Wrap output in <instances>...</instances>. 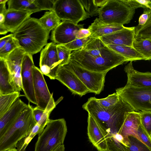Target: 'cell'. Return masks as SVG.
I'll return each mask as SVG.
<instances>
[{
	"label": "cell",
	"mask_w": 151,
	"mask_h": 151,
	"mask_svg": "<svg viewBox=\"0 0 151 151\" xmlns=\"http://www.w3.org/2000/svg\"><path fill=\"white\" fill-rule=\"evenodd\" d=\"M8 1V0H0V3H6Z\"/></svg>",
	"instance_id": "cell-50"
},
{
	"label": "cell",
	"mask_w": 151,
	"mask_h": 151,
	"mask_svg": "<svg viewBox=\"0 0 151 151\" xmlns=\"http://www.w3.org/2000/svg\"><path fill=\"white\" fill-rule=\"evenodd\" d=\"M147 10L150 13L149 17L144 25L136 27L135 39L136 40L149 39L151 37V10Z\"/></svg>",
	"instance_id": "cell-30"
},
{
	"label": "cell",
	"mask_w": 151,
	"mask_h": 151,
	"mask_svg": "<svg viewBox=\"0 0 151 151\" xmlns=\"http://www.w3.org/2000/svg\"><path fill=\"white\" fill-rule=\"evenodd\" d=\"M141 124L139 112L134 111L128 113L119 133L124 137L127 147L129 136H134L139 140L137 131Z\"/></svg>",
	"instance_id": "cell-19"
},
{
	"label": "cell",
	"mask_w": 151,
	"mask_h": 151,
	"mask_svg": "<svg viewBox=\"0 0 151 151\" xmlns=\"http://www.w3.org/2000/svg\"><path fill=\"white\" fill-rule=\"evenodd\" d=\"M91 33L90 30L83 28L80 29L76 33V39H79L88 37L91 35Z\"/></svg>",
	"instance_id": "cell-41"
},
{
	"label": "cell",
	"mask_w": 151,
	"mask_h": 151,
	"mask_svg": "<svg viewBox=\"0 0 151 151\" xmlns=\"http://www.w3.org/2000/svg\"><path fill=\"white\" fill-rule=\"evenodd\" d=\"M6 151H18L17 149L16 148H13L9 149L7 150Z\"/></svg>",
	"instance_id": "cell-51"
},
{
	"label": "cell",
	"mask_w": 151,
	"mask_h": 151,
	"mask_svg": "<svg viewBox=\"0 0 151 151\" xmlns=\"http://www.w3.org/2000/svg\"><path fill=\"white\" fill-rule=\"evenodd\" d=\"M120 97L116 93L109 95L104 98L98 99L96 98V101L100 106L104 109H107L116 105L119 102Z\"/></svg>",
	"instance_id": "cell-33"
},
{
	"label": "cell",
	"mask_w": 151,
	"mask_h": 151,
	"mask_svg": "<svg viewBox=\"0 0 151 151\" xmlns=\"http://www.w3.org/2000/svg\"><path fill=\"white\" fill-rule=\"evenodd\" d=\"M150 17V13L147 10L145 9L143 13L140 16L139 24L137 26L141 27L144 25Z\"/></svg>",
	"instance_id": "cell-43"
},
{
	"label": "cell",
	"mask_w": 151,
	"mask_h": 151,
	"mask_svg": "<svg viewBox=\"0 0 151 151\" xmlns=\"http://www.w3.org/2000/svg\"><path fill=\"white\" fill-rule=\"evenodd\" d=\"M53 10L61 20L76 24L90 17L80 0H56Z\"/></svg>",
	"instance_id": "cell-8"
},
{
	"label": "cell",
	"mask_w": 151,
	"mask_h": 151,
	"mask_svg": "<svg viewBox=\"0 0 151 151\" xmlns=\"http://www.w3.org/2000/svg\"><path fill=\"white\" fill-rule=\"evenodd\" d=\"M70 60L91 71L107 73L128 62L127 60L113 51L99 38H91L81 48L71 53Z\"/></svg>",
	"instance_id": "cell-1"
},
{
	"label": "cell",
	"mask_w": 151,
	"mask_h": 151,
	"mask_svg": "<svg viewBox=\"0 0 151 151\" xmlns=\"http://www.w3.org/2000/svg\"><path fill=\"white\" fill-rule=\"evenodd\" d=\"M55 79L65 86L74 94L82 96L90 93L89 90L78 77L64 66L58 69Z\"/></svg>",
	"instance_id": "cell-15"
},
{
	"label": "cell",
	"mask_w": 151,
	"mask_h": 151,
	"mask_svg": "<svg viewBox=\"0 0 151 151\" xmlns=\"http://www.w3.org/2000/svg\"><path fill=\"white\" fill-rule=\"evenodd\" d=\"M34 65L32 55L25 53L23 58L21 69L22 90L28 101L37 105L33 76Z\"/></svg>",
	"instance_id": "cell-13"
},
{
	"label": "cell",
	"mask_w": 151,
	"mask_h": 151,
	"mask_svg": "<svg viewBox=\"0 0 151 151\" xmlns=\"http://www.w3.org/2000/svg\"><path fill=\"white\" fill-rule=\"evenodd\" d=\"M139 112L141 125L148 136L151 138V111H144Z\"/></svg>",
	"instance_id": "cell-34"
},
{
	"label": "cell",
	"mask_w": 151,
	"mask_h": 151,
	"mask_svg": "<svg viewBox=\"0 0 151 151\" xmlns=\"http://www.w3.org/2000/svg\"><path fill=\"white\" fill-rule=\"evenodd\" d=\"M19 47L17 41L13 37L0 50V58L4 59L13 51Z\"/></svg>",
	"instance_id": "cell-35"
},
{
	"label": "cell",
	"mask_w": 151,
	"mask_h": 151,
	"mask_svg": "<svg viewBox=\"0 0 151 151\" xmlns=\"http://www.w3.org/2000/svg\"><path fill=\"white\" fill-rule=\"evenodd\" d=\"M106 45L113 51L126 58L128 62L146 60L144 57L133 47L114 45Z\"/></svg>",
	"instance_id": "cell-24"
},
{
	"label": "cell",
	"mask_w": 151,
	"mask_h": 151,
	"mask_svg": "<svg viewBox=\"0 0 151 151\" xmlns=\"http://www.w3.org/2000/svg\"><path fill=\"white\" fill-rule=\"evenodd\" d=\"M133 47L145 58L151 60V40L150 39H134Z\"/></svg>",
	"instance_id": "cell-29"
},
{
	"label": "cell",
	"mask_w": 151,
	"mask_h": 151,
	"mask_svg": "<svg viewBox=\"0 0 151 151\" xmlns=\"http://www.w3.org/2000/svg\"><path fill=\"white\" fill-rule=\"evenodd\" d=\"M38 20L44 28L49 32L56 27L61 22L53 10L45 12Z\"/></svg>",
	"instance_id": "cell-27"
},
{
	"label": "cell",
	"mask_w": 151,
	"mask_h": 151,
	"mask_svg": "<svg viewBox=\"0 0 151 151\" xmlns=\"http://www.w3.org/2000/svg\"><path fill=\"white\" fill-rule=\"evenodd\" d=\"M136 27H125L122 29L100 38L106 45H114L133 47Z\"/></svg>",
	"instance_id": "cell-17"
},
{
	"label": "cell",
	"mask_w": 151,
	"mask_h": 151,
	"mask_svg": "<svg viewBox=\"0 0 151 151\" xmlns=\"http://www.w3.org/2000/svg\"><path fill=\"white\" fill-rule=\"evenodd\" d=\"M49 33L38 19L30 17L13 34L19 47L26 53L33 55L39 52L47 44Z\"/></svg>",
	"instance_id": "cell-3"
},
{
	"label": "cell",
	"mask_w": 151,
	"mask_h": 151,
	"mask_svg": "<svg viewBox=\"0 0 151 151\" xmlns=\"http://www.w3.org/2000/svg\"><path fill=\"white\" fill-rule=\"evenodd\" d=\"M83 7L90 16L98 15L99 8L96 6L93 0H80Z\"/></svg>",
	"instance_id": "cell-36"
},
{
	"label": "cell",
	"mask_w": 151,
	"mask_h": 151,
	"mask_svg": "<svg viewBox=\"0 0 151 151\" xmlns=\"http://www.w3.org/2000/svg\"><path fill=\"white\" fill-rule=\"evenodd\" d=\"M125 27L123 25L104 23L96 18L88 28L93 38H100L120 30Z\"/></svg>",
	"instance_id": "cell-22"
},
{
	"label": "cell",
	"mask_w": 151,
	"mask_h": 151,
	"mask_svg": "<svg viewBox=\"0 0 151 151\" xmlns=\"http://www.w3.org/2000/svg\"><path fill=\"white\" fill-rule=\"evenodd\" d=\"M87 122V134L90 142L99 151H108L106 134L104 129L88 114Z\"/></svg>",
	"instance_id": "cell-16"
},
{
	"label": "cell",
	"mask_w": 151,
	"mask_h": 151,
	"mask_svg": "<svg viewBox=\"0 0 151 151\" xmlns=\"http://www.w3.org/2000/svg\"><path fill=\"white\" fill-rule=\"evenodd\" d=\"M32 13L27 11L7 9L4 14V22L1 24H2L9 32L13 33Z\"/></svg>",
	"instance_id": "cell-21"
},
{
	"label": "cell",
	"mask_w": 151,
	"mask_h": 151,
	"mask_svg": "<svg viewBox=\"0 0 151 151\" xmlns=\"http://www.w3.org/2000/svg\"><path fill=\"white\" fill-rule=\"evenodd\" d=\"M84 24H76L68 21H62L52 31L50 39L56 44L65 45L76 39L77 32L83 28Z\"/></svg>",
	"instance_id": "cell-14"
},
{
	"label": "cell",
	"mask_w": 151,
	"mask_h": 151,
	"mask_svg": "<svg viewBox=\"0 0 151 151\" xmlns=\"http://www.w3.org/2000/svg\"><path fill=\"white\" fill-rule=\"evenodd\" d=\"M48 120L42 119L37 123L27 135L18 142L16 145L18 151H26L29 142L37 134L41 133L46 126Z\"/></svg>",
	"instance_id": "cell-25"
},
{
	"label": "cell",
	"mask_w": 151,
	"mask_h": 151,
	"mask_svg": "<svg viewBox=\"0 0 151 151\" xmlns=\"http://www.w3.org/2000/svg\"><path fill=\"white\" fill-rule=\"evenodd\" d=\"M137 135L139 140L151 150V138L145 132L141 124L138 130Z\"/></svg>",
	"instance_id": "cell-39"
},
{
	"label": "cell",
	"mask_w": 151,
	"mask_h": 151,
	"mask_svg": "<svg viewBox=\"0 0 151 151\" xmlns=\"http://www.w3.org/2000/svg\"><path fill=\"white\" fill-rule=\"evenodd\" d=\"M25 53L23 49L19 47L3 59L9 72L11 84L17 91L20 92L22 89L21 69Z\"/></svg>",
	"instance_id": "cell-12"
},
{
	"label": "cell",
	"mask_w": 151,
	"mask_h": 151,
	"mask_svg": "<svg viewBox=\"0 0 151 151\" xmlns=\"http://www.w3.org/2000/svg\"><path fill=\"white\" fill-rule=\"evenodd\" d=\"M13 37V34H11L0 38V50L3 47L9 40Z\"/></svg>",
	"instance_id": "cell-44"
},
{
	"label": "cell",
	"mask_w": 151,
	"mask_h": 151,
	"mask_svg": "<svg viewBox=\"0 0 151 151\" xmlns=\"http://www.w3.org/2000/svg\"><path fill=\"white\" fill-rule=\"evenodd\" d=\"M16 91L11 84L9 71L5 60L0 58V94H6Z\"/></svg>",
	"instance_id": "cell-23"
},
{
	"label": "cell",
	"mask_w": 151,
	"mask_h": 151,
	"mask_svg": "<svg viewBox=\"0 0 151 151\" xmlns=\"http://www.w3.org/2000/svg\"><path fill=\"white\" fill-rule=\"evenodd\" d=\"M116 92L135 111H151V88L127 84L116 90Z\"/></svg>",
	"instance_id": "cell-7"
},
{
	"label": "cell",
	"mask_w": 151,
	"mask_h": 151,
	"mask_svg": "<svg viewBox=\"0 0 151 151\" xmlns=\"http://www.w3.org/2000/svg\"><path fill=\"white\" fill-rule=\"evenodd\" d=\"M65 146L63 144L59 146L54 151H65Z\"/></svg>",
	"instance_id": "cell-48"
},
{
	"label": "cell",
	"mask_w": 151,
	"mask_h": 151,
	"mask_svg": "<svg viewBox=\"0 0 151 151\" xmlns=\"http://www.w3.org/2000/svg\"><path fill=\"white\" fill-rule=\"evenodd\" d=\"M63 66L74 73L89 90L90 93L99 94L103 90L106 73L91 71L70 60L67 64Z\"/></svg>",
	"instance_id": "cell-9"
},
{
	"label": "cell",
	"mask_w": 151,
	"mask_h": 151,
	"mask_svg": "<svg viewBox=\"0 0 151 151\" xmlns=\"http://www.w3.org/2000/svg\"><path fill=\"white\" fill-rule=\"evenodd\" d=\"M137 3V8H143L144 9L151 10V0H136Z\"/></svg>",
	"instance_id": "cell-42"
},
{
	"label": "cell",
	"mask_w": 151,
	"mask_h": 151,
	"mask_svg": "<svg viewBox=\"0 0 151 151\" xmlns=\"http://www.w3.org/2000/svg\"><path fill=\"white\" fill-rule=\"evenodd\" d=\"M130 61L124 69L127 77V84L145 88H151V73L139 72L134 68Z\"/></svg>",
	"instance_id": "cell-20"
},
{
	"label": "cell",
	"mask_w": 151,
	"mask_h": 151,
	"mask_svg": "<svg viewBox=\"0 0 151 151\" xmlns=\"http://www.w3.org/2000/svg\"><path fill=\"white\" fill-rule=\"evenodd\" d=\"M33 76L35 93L37 103V106L45 110L46 109L53 110L63 99L61 97L55 102L49 90L43 75L38 67L34 65Z\"/></svg>",
	"instance_id": "cell-10"
},
{
	"label": "cell",
	"mask_w": 151,
	"mask_h": 151,
	"mask_svg": "<svg viewBox=\"0 0 151 151\" xmlns=\"http://www.w3.org/2000/svg\"><path fill=\"white\" fill-rule=\"evenodd\" d=\"M6 3H0V14H4L7 10L6 7Z\"/></svg>",
	"instance_id": "cell-47"
},
{
	"label": "cell",
	"mask_w": 151,
	"mask_h": 151,
	"mask_svg": "<svg viewBox=\"0 0 151 151\" xmlns=\"http://www.w3.org/2000/svg\"><path fill=\"white\" fill-rule=\"evenodd\" d=\"M135 13L122 0H108L99 8V20L104 23L124 25L130 23Z\"/></svg>",
	"instance_id": "cell-6"
},
{
	"label": "cell",
	"mask_w": 151,
	"mask_h": 151,
	"mask_svg": "<svg viewBox=\"0 0 151 151\" xmlns=\"http://www.w3.org/2000/svg\"><path fill=\"white\" fill-rule=\"evenodd\" d=\"M127 148L129 151H151V150L135 137H128Z\"/></svg>",
	"instance_id": "cell-32"
},
{
	"label": "cell",
	"mask_w": 151,
	"mask_h": 151,
	"mask_svg": "<svg viewBox=\"0 0 151 151\" xmlns=\"http://www.w3.org/2000/svg\"><path fill=\"white\" fill-rule=\"evenodd\" d=\"M56 47L60 68L69 63L72 51L63 45L57 44Z\"/></svg>",
	"instance_id": "cell-31"
},
{
	"label": "cell",
	"mask_w": 151,
	"mask_h": 151,
	"mask_svg": "<svg viewBox=\"0 0 151 151\" xmlns=\"http://www.w3.org/2000/svg\"><path fill=\"white\" fill-rule=\"evenodd\" d=\"M55 0H34V2L37 7L42 10L52 11Z\"/></svg>",
	"instance_id": "cell-38"
},
{
	"label": "cell",
	"mask_w": 151,
	"mask_h": 151,
	"mask_svg": "<svg viewBox=\"0 0 151 151\" xmlns=\"http://www.w3.org/2000/svg\"><path fill=\"white\" fill-rule=\"evenodd\" d=\"M94 4L97 7H102L108 2V0H93Z\"/></svg>",
	"instance_id": "cell-45"
},
{
	"label": "cell",
	"mask_w": 151,
	"mask_h": 151,
	"mask_svg": "<svg viewBox=\"0 0 151 151\" xmlns=\"http://www.w3.org/2000/svg\"><path fill=\"white\" fill-rule=\"evenodd\" d=\"M5 17L4 14H0V24H3L4 20Z\"/></svg>",
	"instance_id": "cell-49"
},
{
	"label": "cell",
	"mask_w": 151,
	"mask_h": 151,
	"mask_svg": "<svg viewBox=\"0 0 151 151\" xmlns=\"http://www.w3.org/2000/svg\"><path fill=\"white\" fill-rule=\"evenodd\" d=\"M20 96L19 92L0 94V117H2Z\"/></svg>",
	"instance_id": "cell-28"
},
{
	"label": "cell",
	"mask_w": 151,
	"mask_h": 151,
	"mask_svg": "<svg viewBox=\"0 0 151 151\" xmlns=\"http://www.w3.org/2000/svg\"><path fill=\"white\" fill-rule=\"evenodd\" d=\"M91 38V37L90 36L83 39H76L72 42L64 45L71 51L76 50L85 46Z\"/></svg>",
	"instance_id": "cell-37"
},
{
	"label": "cell",
	"mask_w": 151,
	"mask_h": 151,
	"mask_svg": "<svg viewBox=\"0 0 151 151\" xmlns=\"http://www.w3.org/2000/svg\"><path fill=\"white\" fill-rule=\"evenodd\" d=\"M149 39H150L151 40V38H149Z\"/></svg>",
	"instance_id": "cell-52"
},
{
	"label": "cell",
	"mask_w": 151,
	"mask_h": 151,
	"mask_svg": "<svg viewBox=\"0 0 151 151\" xmlns=\"http://www.w3.org/2000/svg\"><path fill=\"white\" fill-rule=\"evenodd\" d=\"M67 132L64 119H49L44 129L39 134L35 151H54L63 144Z\"/></svg>",
	"instance_id": "cell-5"
},
{
	"label": "cell",
	"mask_w": 151,
	"mask_h": 151,
	"mask_svg": "<svg viewBox=\"0 0 151 151\" xmlns=\"http://www.w3.org/2000/svg\"><path fill=\"white\" fill-rule=\"evenodd\" d=\"M34 0H9L8 9L30 12L33 13L41 11L35 4Z\"/></svg>",
	"instance_id": "cell-26"
},
{
	"label": "cell",
	"mask_w": 151,
	"mask_h": 151,
	"mask_svg": "<svg viewBox=\"0 0 151 151\" xmlns=\"http://www.w3.org/2000/svg\"><path fill=\"white\" fill-rule=\"evenodd\" d=\"M96 98H89L82 108L102 127L107 140L119 133L128 113L134 111L120 97L116 105L107 109L101 107Z\"/></svg>",
	"instance_id": "cell-2"
},
{
	"label": "cell",
	"mask_w": 151,
	"mask_h": 151,
	"mask_svg": "<svg viewBox=\"0 0 151 151\" xmlns=\"http://www.w3.org/2000/svg\"><path fill=\"white\" fill-rule=\"evenodd\" d=\"M9 32L8 30L2 24H0V34L1 35H5Z\"/></svg>",
	"instance_id": "cell-46"
},
{
	"label": "cell",
	"mask_w": 151,
	"mask_h": 151,
	"mask_svg": "<svg viewBox=\"0 0 151 151\" xmlns=\"http://www.w3.org/2000/svg\"><path fill=\"white\" fill-rule=\"evenodd\" d=\"M36 123L33 107L29 103L16 121L0 137V151L16 148L18 142L30 132Z\"/></svg>",
	"instance_id": "cell-4"
},
{
	"label": "cell",
	"mask_w": 151,
	"mask_h": 151,
	"mask_svg": "<svg viewBox=\"0 0 151 151\" xmlns=\"http://www.w3.org/2000/svg\"><path fill=\"white\" fill-rule=\"evenodd\" d=\"M27 105L19 98L7 112L0 117V137L12 125Z\"/></svg>",
	"instance_id": "cell-18"
},
{
	"label": "cell",
	"mask_w": 151,
	"mask_h": 151,
	"mask_svg": "<svg viewBox=\"0 0 151 151\" xmlns=\"http://www.w3.org/2000/svg\"><path fill=\"white\" fill-rule=\"evenodd\" d=\"M45 112V110L40 109L37 106L33 108V115L36 123L41 120L44 115Z\"/></svg>",
	"instance_id": "cell-40"
},
{
	"label": "cell",
	"mask_w": 151,
	"mask_h": 151,
	"mask_svg": "<svg viewBox=\"0 0 151 151\" xmlns=\"http://www.w3.org/2000/svg\"><path fill=\"white\" fill-rule=\"evenodd\" d=\"M56 45L52 42L48 43L41 50L40 56V70L51 80L55 79L60 68Z\"/></svg>",
	"instance_id": "cell-11"
}]
</instances>
